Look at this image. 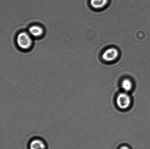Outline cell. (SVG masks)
I'll list each match as a JSON object with an SVG mask.
<instances>
[{"mask_svg":"<svg viewBox=\"0 0 150 149\" xmlns=\"http://www.w3.org/2000/svg\"><path fill=\"white\" fill-rule=\"evenodd\" d=\"M121 86L123 91L128 93L132 90L133 84L131 80L129 79L126 78L122 81Z\"/></svg>","mask_w":150,"mask_h":149,"instance_id":"52a82bcc","label":"cell"},{"mask_svg":"<svg viewBox=\"0 0 150 149\" xmlns=\"http://www.w3.org/2000/svg\"><path fill=\"white\" fill-rule=\"evenodd\" d=\"M28 33L32 37L39 38L44 34L43 28L38 25H33L29 28Z\"/></svg>","mask_w":150,"mask_h":149,"instance_id":"277c9868","label":"cell"},{"mask_svg":"<svg viewBox=\"0 0 150 149\" xmlns=\"http://www.w3.org/2000/svg\"><path fill=\"white\" fill-rule=\"evenodd\" d=\"M119 149H130V148L127 146H123L120 147Z\"/></svg>","mask_w":150,"mask_h":149,"instance_id":"ba28073f","label":"cell"},{"mask_svg":"<svg viewBox=\"0 0 150 149\" xmlns=\"http://www.w3.org/2000/svg\"><path fill=\"white\" fill-rule=\"evenodd\" d=\"M29 149H46L45 143L40 139L36 138L32 140L29 144Z\"/></svg>","mask_w":150,"mask_h":149,"instance_id":"5b68a950","label":"cell"},{"mask_svg":"<svg viewBox=\"0 0 150 149\" xmlns=\"http://www.w3.org/2000/svg\"><path fill=\"white\" fill-rule=\"evenodd\" d=\"M119 52L115 48H110L107 49L103 54L102 58L107 62L114 61L118 57Z\"/></svg>","mask_w":150,"mask_h":149,"instance_id":"3957f363","label":"cell"},{"mask_svg":"<svg viewBox=\"0 0 150 149\" xmlns=\"http://www.w3.org/2000/svg\"><path fill=\"white\" fill-rule=\"evenodd\" d=\"M116 103L119 108L125 110L128 108L131 104V97L127 92H124L120 93L117 95Z\"/></svg>","mask_w":150,"mask_h":149,"instance_id":"7a4b0ae2","label":"cell"},{"mask_svg":"<svg viewBox=\"0 0 150 149\" xmlns=\"http://www.w3.org/2000/svg\"><path fill=\"white\" fill-rule=\"evenodd\" d=\"M108 0H91V5L96 9L103 8L108 4Z\"/></svg>","mask_w":150,"mask_h":149,"instance_id":"8992f818","label":"cell"},{"mask_svg":"<svg viewBox=\"0 0 150 149\" xmlns=\"http://www.w3.org/2000/svg\"><path fill=\"white\" fill-rule=\"evenodd\" d=\"M16 42L18 47L23 50L30 49L33 45L32 36L29 33L25 31L18 34L16 38Z\"/></svg>","mask_w":150,"mask_h":149,"instance_id":"6da1fadb","label":"cell"}]
</instances>
